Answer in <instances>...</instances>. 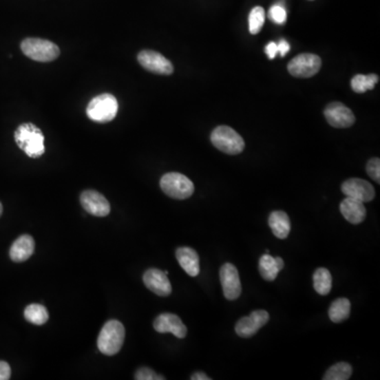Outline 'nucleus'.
<instances>
[{"instance_id":"1","label":"nucleus","mask_w":380,"mask_h":380,"mask_svg":"<svg viewBox=\"0 0 380 380\" xmlns=\"http://www.w3.org/2000/svg\"><path fill=\"white\" fill-rule=\"evenodd\" d=\"M16 144L29 158H39L45 152V136L36 125L23 123L14 134Z\"/></svg>"},{"instance_id":"2","label":"nucleus","mask_w":380,"mask_h":380,"mask_svg":"<svg viewBox=\"0 0 380 380\" xmlns=\"http://www.w3.org/2000/svg\"><path fill=\"white\" fill-rule=\"evenodd\" d=\"M124 340V326L118 320H110L103 326L100 335H98V350L104 355H116L120 351Z\"/></svg>"},{"instance_id":"3","label":"nucleus","mask_w":380,"mask_h":380,"mask_svg":"<svg viewBox=\"0 0 380 380\" xmlns=\"http://www.w3.org/2000/svg\"><path fill=\"white\" fill-rule=\"evenodd\" d=\"M21 48L25 56L39 63H50L61 54L59 48L54 43L37 37L23 39Z\"/></svg>"},{"instance_id":"4","label":"nucleus","mask_w":380,"mask_h":380,"mask_svg":"<svg viewBox=\"0 0 380 380\" xmlns=\"http://www.w3.org/2000/svg\"><path fill=\"white\" fill-rule=\"evenodd\" d=\"M118 104L116 96L109 93L98 95L87 107V116L93 122L109 123L118 114Z\"/></svg>"},{"instance_id":"5","label":"nucleus","mask_w":380,"mask_h":380,"mask_svg":"<svg viewBox=\"0 0 380 380\" xmlns=\"http://www.w3.org/2000/svg\"><path fill=\"white\" fill-rule=\"evenodd\" d=\"M211 142L220 151L231 156H237L244 150L242 136L229 126H219L211 132Z\"/></svg>"},{"instance_id":"6","label":"nucleus","mask_w":380,"mask_h":380,"mask_svg":"<svg viewBox=\"0 0 380 380\" xmlns=\"http://www.w3.org/2000/svg\"><path fill=\"white\" fill-rule=\"evenodd\" d=\"M163 193L172 199L185 200L195 193V185L191 180L179 172H168L160 181Z\"/></svg>"},{"instance_id":"7","label":"nucleus","mask_w":380,"mask_h":380,"mask_svg":"<svg viewBox=\"0 0 380 380\" xmlns=\"http://www.w3.org/2000/svg\"><path fill=\"white\" fill-rule=\"evenodd\" d=\"M322 61L318 55L302 53L297 55L288 63V70L293 76L298 78H310L319 72Z\"/></svg>"},{"instance_id":"8","label":"nucleus","mask_w":380,"mask_h":380,"mask_svg":"<svg viewBox=\"0 0 380 380\" xmlns=\"http://www.w3.org/2000/svg\"><path fill=\"white\" fill-rule=\"evenodd\" d=\"M138 61L142 68L154 74L170 75L173 73L171 61L156 51H140L138 54Z\"/></svg>"},{"instance_id":"9","label":"nucleus","mask_w":380,"mask_h":380,"mask_svg":"<svg viewBox=\"0 0 380 380\" xmlns=\"http://www.w3.org/2000/svg\"><path fill=\"white\" fill-rule=\"evenodd\" d=\"M220 281H221L223 295L227 300H235L242 292L240 276L237 267L231 263H225L220 269Z\"/></svg>"},{"instance_id":"10","label":"nucleus","mask_w":380,"mask_h":380,"mask_svg":"<svg viewBox=\"0 0 380 380\" xmlns=\"http://www.w3.org/2000/svg\"><path fill=\"white\" fill-rule=\"evenodd\" d=\"M324 116L330 126L340 129L353 126L356 120L353 111L342 103L338 102L330 103L326 106L324 109Z\"/></svg>"},{"instance_id":"11","label":"nucleus","mask_w":380,"mask_h":380,"mask_svg":"<svg viewBox=\"0 0 380 380\" xmlns=\"http://www.w3.org/2000/svg\"><path fill=\"white\" fill-rule=\"evenodd\" d=\"M269 314L264 310H253L249 316L243 317L235 324L237 336L242 338L253 337L262 326L268 322Z\"/></svg>"},{"instance_id":"12","label":"nucleus","mask_w":380,"mask_h":380,"mask_svg":"<svg viewBox=\"0 0 380 380\" xmlns=\"http://www.w3.org/2000/svg\"><path fill=\"white\" fill-rule=\"evenodd\" d=\"M83 209L95 217H106L110 213V204L108 200L95 190H85L81 195Z\"/></svg>"},{"instance_id":"13","label":"nucleus","mask_w":380,"mask_h":380,"mask_svg":"<svg viewBox=\"0 0 380 380\" xmlns=\"http://www.w3.org/2000/svg\"><path fill=\"white\" fill-rule=\"evenodd\" d=\"M342 193L346 197L353 198L359 201L371 202L375 198V189L373 185L366 180L348 179L341 185Z\"/></svg>"},{"instance_id":"14","label":"nucleus","mask_w":380,"mask_h":380,"mask_svg":"<svg viewBox=\"0 0 380 380\" xmlns=\"http://www.w3.org/2000/svg\"><path fill=\"white\" fill-rule=\"evenodd\" d=\"M154 330L161 334L171 332L177 338L183 339L187 335V328L177 315L164 313L156 317L154 322Z\"/></svg>"},{"instance_id":"15","label":"nucleus","mask_w":380,"mask_h":380,"mask_svg":"<svg viewBox=\"0 0 380 380\" xmlns=\"http://www.w3.org/2000/svg\"><path fill=\"white\" fill-rule=\"evenodd\" d=\"M146 288L158 296L167 297L171 294L172 286L167 275L160 269L150 268L142 276Z\"/></svg>"},{"instance_id":"16","label":"nucleus","mask_w":380,"mask_h":380,"mask_svg":"<svg viewBox=\"0 0 380 380\" xmlns=\"http://www.w3.org/2000/svg\"><path fill=\"white\" fill-rule=\"evenodd\" d=\"M340 213L346 221L354 225L360 224L367 217V209L363 202L350 197H346L340 203Z\"/></svg>"},{"instance_id":"17","label":"nucleus","mask_w":380,"mask_h":380,"mask_svg":"<svg viewBox=\"0 0 380 380\" xmlns=\"http://www.w3.org/2000/svg\"><path fill=\"white\" fill-rule=\"evenodd\" d=\"M178 262L186 274L190 277H197L200 274L199 255L191 247H180L176 251Z\"/></svg>"},{"instance_id":"18","label":"nucleus","mask_w":380,"mask_h":380,"mask_svg":"<svg viewBox=\"0 0 380 380\" xmlns=\"http://www.w3.org/2000/svg\"><path fill=\"white\" fill-rule=\"evenodd\" d=\"M35 249V242L33 237L29 235L19 237L10 249V257L14 262H23L33 255Z\"/></svg>"},{"instance_id":"19","label":"nucleus","mask_w":380,"mask_h":380,"mask_svg":"<svg viewBox=\"0 0 380 380\" xmlns=\"http://www.w3.org/2000/svg\"><path fill=\"white\" fill-rule=\"evenodd\" d=\"M268 225L273 233L278 239H286L291 233V221L288 213L284 211H273L268 218Z\"/></svg>"},{"instance_id":"20","label":"nucleus","mask_w":380,"mask_h":380,"mask_svg":"<svg viewBox=\"0 0 380 380\" xmlns=\"http://www.w3.org/2000/svg\"><path fill=\"white\" fill-rule=\"evenodd\" d=\"M350 314H351V302L346 298L336 299L328 308V317L334 324H340L348 319Z\"/></svg>"},{"instance_id":"21","label":"nucleus","mask_w":380,"mask_h":380,"mask_svg":"<svg viewBox=\"0 0 380 380\" xmlns=\"http://www.w3.org/2000/svg\"><path fill=\"white\" fill-rule=\"evenodd\" d=\"M314 288L317 293L322 296H326L332 290V275L328 269L324 267H320L315 271L314 276Z\"/></svg>"},{"instance_id":"22","label":"nucleus","mask_w":380,"mask_h":380,"mask_svg":"<svg viewBox=\"0 0 380 380\" xmlns=\"http://www.w3.org/2000/svg\"><path fill=\"white\" fill-rule=\"evenodd\" d=\"M259 272L264 280L274 281L278 276L279 271L277 266L276 259L271 256L269 253H265L259 260Z\"/></svg>"},{"instance_id":"23","label":"nucleus","mask_w":380,"mask_h":380,"mask_svg":"<svg viewBox=\"0 0 380 380\" xmlns=\"http://www.w3.org/2000/svg\"><path fill=\"white\" fill-rule=\"evenodd\" d=\"M379 81V76L376 74H357L352 78L351 87L354 92L364 93L373 90Z\"/></svg>"},{"instance_id":"24","label":"nucleus","mask_w":380,"mask_h":380,"mask_svg":"<svg viewBox=\"0 0 380 380\" xmlns=\"http://www.w3.org/2000/svg\"><path fill=\"white\" fill-rule=\"evenodd\" d=\"M25 318L30 324L43 326L49 319L47 308L41 304H30L25 308Z\"/></svg>"},{"instance_id":"25","label":"nucleus","mask_w":380,"mask_h":380,"mask_svg":"<svg viewBox=\"0 0 380 380\" xmlns=\"http://www.w3.org/2000/svg\"><path fill=\"white\" fill-rule=\"evenodd\" d=\"M353 369L351 364L346 362H338L334 364L324 374V380H348L351 378Z\"/></svg>"},{"instance_id":"26","label":"nucleus","mask_w":380,"mask_h":380,"mask_svg":"<svg viewBox=\"0 0 380 380\" xmlns=\"http://www.w3.org/2000/svg\"><path fill=\"white\" fill-rule=\"evenodd\" d=\"M265 21V11L262 7H255L249 16V27L251 34H258Z\"/></svg>"},{"instance_id":"27","label":"nucleus","mask_w":380,"mask_h":380,"mask_svg":"<svg viewBox=\"0 0 380 380\" xmlns=\"http://www.w3.org/2000/svg\"><path fill=\"white\" fill-rule=\"evenodd\" d=\"M268 16L271 21H274L275 23L283 25V23L286 21V16L288 15H286V11H285L284 8L276 5L271 8L268 12Z\"/></svg>"},{"instance_id":"28","label":"nucleus","mask_w":380,"mask_h":380,"mask_svg":"<svg viewBox=\"0 0 380 380\" xmlns=\"http://www.w3.org/2000/svg\"><path fill=\"white\" fill-rule=\"evenodd\" d=\"M136 380H164L165 377L162 375H158L156 372L152 371L149 368H140L138 370L134 376Z\"/></svg>"},{"instance_id":"29","label":"nucleus","mask_w":380,"mask_h":380,"mask_svg":"<svg viewBox=\"0 0 380 380\" xmlns=\"http://www.w3.org/2000/svg\"><path fill=\"white\" fill-rule=\"evenodd\" d=\"M367 172L370 177L380 183V160L378 158H373L368 162Z\"/></svg>"},{"instance_id":"30","label":"nucleus","mask_w":380,"mask_h":380,"mask_svg":"<svg viewBox=\"0 0 380 380\" xmlns=\"http://www.w3.org/2000/svg\"><path fill=\"white\" fill-rule=\"evenodd\" d=\"M11 378V367L6 361H0V380H8Z\"/></svg>"},{"instance_id":"31","label":"nucleus","mask_w":380,"mask_h":380,"mask_svg":"<svg viewBox=\"0 0 380 380\" xmlns=\"http://www.w3.org/2000/svg\"><path fill=\"white\" fill-rule=\"evenodd\" d=\"M265 53L269 59H274L278 54V45L274 41H271L268 45L265 47Z\"/></svg>"},{"instance_id":"32","label":"nucleus","mask_w":380,"mask_h":380,"mask_svg":"<svg viewBox=\"0 0 380 380\" xmlns=\"http://www.w3.org/2000/svg\"><path fill=\"white\" fill-rule=\"evenodd\" d=\"M277 45H278V53H280L281 56H285L288 54L291 49L290 43L288 41L285 39H281L280 43H277Z\"/></svg>"},{"instance_id":"33","label":"nucleus","mask_w":380,"mask_h":380,"mask_svg":"<svg viewBox=\"0 0 380 380\" xmlns=\"http://www.w3.org/2000/svg\"><path fill=\"white\" fill-rule=\"evenodd\" d=\"M191 379L193 380H211V378L209 376L206 375L205 373H202V372H197V373L193 374L191 375Z\"/></svg>"},{"instance_id":"34","label":"nucleus","mask_w":380,"mask_h":380,"mask_svg":"<svg viewBox=\"0 0 380 380\" xmlns=\"http://www.w3.org/2000/svg\"><path fill=\"white\" fill-rule=\"evenodd\" d=\"M275 259H276L277 266H278L279 271H282L283 267H284V261L280 257H276Z\"/></svg>"},{"instance_id":"35","label":"nucleus","mask_w":380,"mask_h":380,"mask_svg":"<svg viewBox=\"0 0 380 380\" xmlns=\"http://www.w3.org/2000/svg\"><path fill=\"white\" fill-rule=\"evenodd\" d=\"M3 215V204L0 203V215Z\"/></svg>"}]
</instances>
